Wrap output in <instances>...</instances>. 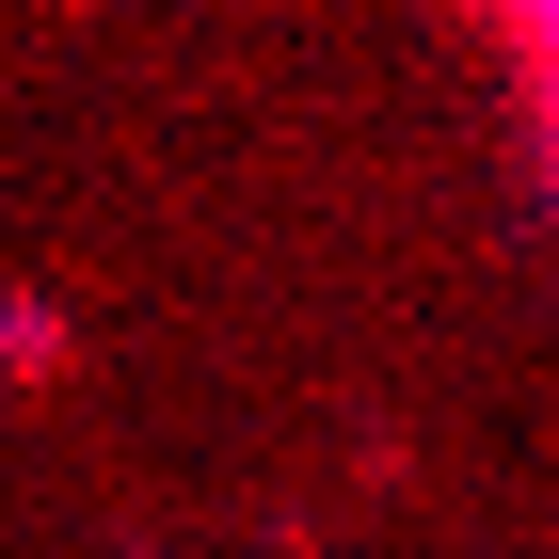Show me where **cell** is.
Returning <instances> with one entry per match:
<instances>
[{
  "instance_id": "6da1fadb",
  "label": "cell",
  "mask_w": 559,
  "mask_h": 559,
  "mask_svg": "<svg viewBox=\"0 0 559 559\" xmlns=\"http://www.w3.org/2000/svg\"><path fill=\"white\" fill-rule=\"evenodd\" d=\"M527 81H544V129H559V16L527 33Z\"/></svg>"
}]
</instances>
